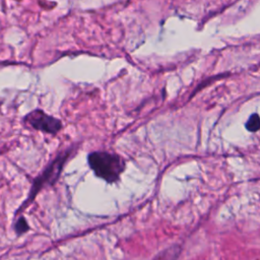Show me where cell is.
<instances>
[{"instance_id":"277c9868","label":"cell","mask_w":260,"mask_h":260,"mask_svg":"<svg viewBox=\"0 0 260 260\" xmlns=\"http://www.w3.org/2000/svg\"><path fill=\"white\" fill-rule=\"evenodd\" d=\"M246 128L251 132H256L260 129V117L258 114H252L246 122Z\"/></svg>"},{"instance_id":"3957f363","label":"cell","mask_w":260,"mask_h":260,"mask_svg":"<svg viewBox=\"0 0 260 260\" xmlns=\"http://www.w3.org/2000/svg\"><path fill=\"white\" fill-rule=\"evenodd\" d=\"M24 122L34 129L47 134H56L62 129V122L42 110H34L24 117Z\"/></svg>"},{"instance_id":"7a4b0ae2","label":"cell","mask_w":260,"mask_h":260,"mask_svg":"<svg viewBox=\"0 0 260 260\" xmlns=\"http://www.w3.org/2000/svg\"><path fill=\"white\" fill-rule=\"evenodd\" d=\"M71 152H72V148L66 149V150L60 152L51 161V164L44 170V172L35 180L32 186H31V190L29 192L28 198L26 201L23 202L21 208H23L27 204H29V202H31V200L36 197V195L39 193V191L41 189H43L46 185L53 184L58 179V177L61 174V171H62L65 162L69 158Z\"/></svg>"},{"instance_id":"6da1fadb","label":"cell","mask_w":260,"mask_h":260,"mask_svg":"<svg viewBox=\"0 0 260 260\" xmlns=\"http://www.w3.org/2000/svg\"><path fill=\"white\" fill-rule=\"evenodd\" d=\"M90 169L99 178L113 183L117 181L124 170L123 159L114 153L107 151H93L87 156Z\"/></svg>"},{"instance_id":"5b68a950","label":"cell","mask_w":260,"mask_h":260,"mask_svg":"<svg viewBox=\"0 0 260 260\" xmlns=\"http://www.w3.org/2000/svg\"><path fill=\"white\" fill-rule=\"evenodd\" d=\"M178 254H179V249L177 247H173L168 251H165L161 255H159L156 260H174Z\"/></svg>"},{"instance_id":"8992f818","label":"cell","mask_w":260,"mask_h":260,"mask_svg":"<svg viewBox=\"0 0 260 260\" xmlns=\"http://www.w3.org/2000/svg\"><path fill=\"white\" fill-rule=\"evenodd\" d=\"M15 231H16V233H17L18 235L23 234V233H25L26 231H28V224L26 223L25 218L20 217V218L16 221V224H15Z\"/></svg>"}]
</instances>
